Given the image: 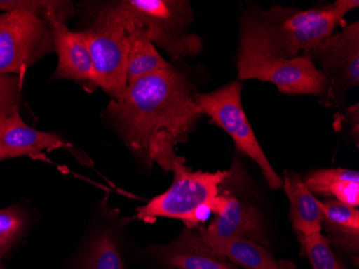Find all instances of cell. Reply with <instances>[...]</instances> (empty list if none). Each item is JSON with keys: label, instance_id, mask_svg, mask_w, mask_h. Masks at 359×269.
I'll return each mask as SVG.
<instances>
[{"label": "cell", "instance_id": "obj_15", "mask_svg": "<svg viewBox=\"0 0 359 269\" xmlns=\"http://www.w3.org/2000/svg\"><path fill=\"white\" fill-rule=\"evenodd\" d=\"M322 225L330 244L348 254H358L359 210L336 199L320 202Z\"/></svg>", "mask_w": 359, "mask_h": 269}, {"label": "cell", "instance_id": "obj_18", "mask_svg": "<svg viewBox=\"0 0 359 269\" xmlns=\"http://www.w3.org/2000/svg\"><path fill=\"white\" fill-rule=\"evenodd\" d=\"M205 242L229 262L240 265L242 268L279 269V263L272 258L269 251L253 240L229 238Z\"/></svg>", "mask_w": 359, "mask_h": 269}, {"label": "cell", "instance_id": "obj_6", "mask_svg": "<svg viewBox=\"0 0 359 269\" xmlns=\"http://www.w3.org/2000/svg\"><path fill=\"white\" fill-rule=\"evenodd\" d=\"M242 83H231L215 92L194 94V100L203 114L209 115L233 139L240 152L251 157L263 171L269 187L280 189L283 180L274 171L260 147L241 102Z\"/></svg>", "mask_w": 359, "mask_h": 269}, {"label": "cell", "instance_id": "obj_9", "mask_svg": "<svg viewBox=\"0 0 359 269\" xmlns=\"http://www.w3.org/2000/svg\"><path fill=\"white\" fill-rule=\"evenodd\" d=\"M94 67L95 84L120 100L127 90V32L116 22L98 14L96 24L84 32Z\"/></svg>", "mask_w": 359, "mask_h": 269}, {"label": "cell", "instance_id": "obj_21", "mask_svg": "<svg viewBox=\"0 0 359 269\" xmlns=\"http://www.w3.org/2000/svg\"><path fill=\"white\" fill-rule=\"evenodd\" d=\"M67 3H60V1H24V0H18V1H0V12L12 11H27L32 13L37 14L41 16L42 19L50 22L54 20H60L64 21L65 14L68 13Z\"/></svg>", "mask_w": 359, "mask_h": 269}, {"label": "cell", "instance_id": "obj_20", "mask_svg": "<svg viewBox=\"0 0 359 269\" xmlns=\"http://www.w3.org/2000/svg\"><path fill=\"white\" fill-rule=\"evenodd\" d=\"M124 261L111 235L102 234L95 240L83 269H124Z\"/></svg>", "mask_w": 359, "mask_h": 269}, {"label": "cell", "instance_id": "obj_4", "mask_svg": "<svg viewBox=\"0 0 359 269\" xmlns=\"http://www.w3.org/2000/svg\"><path fill=\"white\" fill-rule=\"evenodd\" d=\"M173 182L165 193L156 196L137 210L139 220L152 223L157 218H177L187 228H197L215 209L221 185L231 177V171L193 173L183 157H177L170 167Z\"/></svg>", "mask_w": 359, "mask_h": 269}, {"label": "cell", "instance_id": "obj_11", "mask_svg": "<svg viewBox=\"0 0 359 269\" xmlns=\"http://www.w3.org/2000/svg\"><path fill=\"white\" fill-rule=\"evenodd\" d=\"M212 212L215 214V218L207 228H197L205 242L244 238L264 247L269 244L259 212L252 206L242 203L235 196L219 194Z\"/></svg>", "mask_w": 359, "mask_h": 269}, {"label": "cell", "instance_id": "obj_5", "mask_svg": "<svg viewBox=\"0 0 359 269\" xmlns=\"http://www.w3.org/2000/svg\"><path fill=\"white\" fill-rule=\"evenodd\" d=\"M237 67L239 80L257 79L271 82L285 94L324 96L327 93V79L304 54L294 58H282L240 38Z\"/></svg>", "mask_w": 359, "mask_h": 269}, {"label": "cell", "instance_id": "obj_8", "mask_svg": "<svg viewBox=\"0 0 359 269\" xmlns=\"http://www.w3.org/2000/svg\"><path fill=\"white\" fill-rule=\"evenodd\" d=\"M19 77L0 74V161L67 147L58 135L28 126L19 113Z\"/></svg>", "mask_w": 359, "mask_h": 269}, {"label": "cell", "instance_id": "obj_7", "mask_svg": "<svg viewBox=\"0 0 359 269\" xmlns=\"http://www.w3.org/2000/svg\"><path fill=\"white\" fill-rule=\"evenodd\" d=\"M54 48L51 26L27 11L0 13V74H15L23 81L26 70Z\"/></svg>", "mask_w": 359, "mask_h": 269}, {"label": "cell", "instance_id": "obj_2", "mask_svg": "<svg viewBox=\"0 0 359 269\" xmlns=\"http://www.w3.org/2000/svg\"><path fill=\"white\" fill-rule=\"evenodd\" d=\"M358 6V0H337L310 10L274 6L269 11L248 14L242 21L241 38L274 55L297 58L330 37Z\"/></svg>", "mask_w": 359, "mask_h": 269}, {"label": "cell", "instance_id": "obj_16", "mask_svg": "<svg viewBox=\"0 0 359 269\" xmlns=\"http://www.w3.org/2000/svg\"><path fill=\"white\" fill-rule=\"evenodd\" d=\"M304 184L318 195L334 197L340 203L357 208L359 205L358 171L346 168L318 169L306 176Z\"/></svg>", "mask_w": 359, "mask_h": 269}, {"label": "cell", "instance_id": "obj_23", "mask_svg": "<svg viewBox=\"0 0 359 269\" xmlns=\"http://www.w3.org/2000/svg\"><path fill=\"white\" fill-rule=\"evenodd\" d=\"M279 263V269H296L295 264L290 261H281Z\"/></svg>", "mask_w": 359, "mask_h": 269}, {"label": "cell", "instance_id": "obj_17", "mask_svg": "<svg viewBox=\"0 0 359 269\" xmlns=\"http://www.w3.org/2000/svg\"><path fill=\"white\" fill-rule=\"evenodd\" d=\"M127 86L143 77L171 66L157 51L148 35L139 28L127 30Z\"/></svg>", "mask_w": 359, "mask_h": 269}, {"label": "cell", "instance_id": "obj_24", "mask_svg": "<svg viewBox=\"0 0 359 269\" xmlns=\"http://www.w3.org/2000/svg\"><path fill=\"white\" fill-rule=\"evenodd\" d=\"M1 260V258H0ZM3 268V265H1V262H0V269Z\"/></svg>", "mask_w": 359, "mask_h": 269}, {"label": "cell", "instance_id": "obj_1", "mask_svg": "<svg viewBox=\"0 0 359 269\" xmlns=\"http://www.w3.org/2000/svg\"><path fill=\"white\" fill-rule=\"evenodd\" d=\"M127 145L152 165L170 171L175 145L191 133L203 115L191 86L172 66L127 86L120 100L108 107Z\"/></svg>", "mask_w": 359, "mask_h": 269}, {"label": "cell", "instance_id": "obj_13", "mask_svg": "<svg viewBox=\"0 0 359 269\" xmlns=\"http://www.w3.org/2000/svg\"><path fill=\"white\" fill-rule=\"evenodd\" d=\"M58 65L55 76L79 82L95 83L94 67L84 32H72L64 21L50 22Z\"/></svg>", "mask_w": 359, "mask_h": 269}, {"label": "cell", "instance_id": "obj_3", "mask_svg": "<svg viewBox=\"0 0 359 269\" xmlns=\"http://www.w3.org/2000/svg\"><path fill=\"white\" fill-rule=\"evenodd\" d=\"M100 13L122 26L126 32L132 28L143 30L153 44L165 48L173 58L193 55L201 51V39L183 32L184 26L191 22L189 3L124 0Z\"/></svg>", "mask_w": 359, "mask_h": 269}, {"label": "cell", "instance_id": "obj_19", "mask_svg": "<svg viewBox=\"0 0 359 269\" xmlns=\"http://www.w3.org/2000/svg\"><path fill=\"white\" fill-rule=\"evenodd\" d=\"M302 252L311 263L313 269H346L332 252V244L322 232L302 237L299 236Z\"/></svg>", "mask_w": 359, "mask_h": 269}, {"label": "cell", "instance_id": "obj_14", "mask_svg": "<svg viewBox=\"0 0 359 269\" xmlns=\"http://www.w3.org/2000/svg\"><path fill=\"white\" fill-rule=\"evenodd\" d=\"M283 187L290 199V221L295 232L302 237L322 232L320 202L309 191L302 177L285 173Z\"/></svg>", "mask_w": 359, "mask_h": 269}, {"label": "cell", "instance_id": "obj_22", "mask_svg": "<svg viewBox=\"0 0 359 269\" xmlns=\"http://www.w3.org/2000/svg\"><path fill=\"white\" fill-rule=\"evenodd\" d=\"M25 228V218L16 208L0 210V258Z\"/></svg>", "mask_w": 359, "mask_h": 269}, {"label": "cell", "instance_id": "obj_10", "mask_svg": "<svg viewBox=\"0 0 359 269\" xmlns=\"http://www.w3.org/2000/svg\"><path fill=\"white\" fill-rule=\"evenodd\" d=\"M327 79L325 96L344 100L346 93L359 83V23L351 24L336 35L304 52Z\"/></svg>", "mask_w": 359, "mask_h": 269}, {"label": "cell", "instance_id": "obj_12", "mask_svg": "<svg viewBox=\"0 0 359 269\" xmlns=\"http://www.w3.org/2000/svg\"><path fill=\"white\" fill-rule=\"evenodd\" d=\"M153 254L171 269H238L208 246L197 228H185L170 244L154 247Z\"/></svg>", "mask_w": 359, "mask_h": 269}]
</instances>
